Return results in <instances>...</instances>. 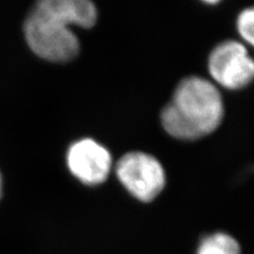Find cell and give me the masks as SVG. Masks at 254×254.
Listing matches in <instances>:
<instances>
[{"label": "cell", "instance_id": "6da1fadb", "mask_svg": "<svg viewBox=\"0 0 254 254\" xmlns=\"http://www.w3.org/2000/svg\"><path fill=\"white\" fill-rule=\"evenodd\" d=\"M97 18L95 5L88 0H42L26 19V41L37 57L67 63L79 51L78 39L70 26L91 28Z\"/></svg>", "mask_w": 254, "mask_h": 254}, {"label": "cell", "instance_id": "7a4b0ae2", "mask_svg": "<svg viewBox=\"0 0 254 254\" xmlns=\"http://www.w3.org/2000/svg\"><path fill=\"white\" fill-rule=\"evenodd\" d=\"M222 118L224 104L215 85L199 76H190L176 87L162 110L161 123L170 136L194 141L215 130Z\"/></svg>", "mask_w": 254, "mask_h": 254}, {"label": "cell", "instance_id": "3957f363", "mask_svg": "<svg viewBox=\"0 0 254 254\" xmlns=\"http://www.w3.org/2000/svg\"><path fill=\"white\" fill-rule=\"evenodd\" d=\"M116 173L122 186L143 202L154 200L165 186V174L161 163L146 153L125 154L118 161Z\"/></svg>", "mask_w": 254, "mask_h": 254}, {"label": "cell", "instance_id": "277c9868", "mask_svg": "<svg viewBox=\"0 0 254 254\" xmlns=\"http://www.w3.org/2000/svg\"><path fill=\"white\" fill-rule=\"evenodd\" d=\"M209 72L217 84L237 90L254 79V60L241 43L227 41L213 49L208 62Z\"/></svg>", "mask_w": 254, "mask_h": 254}, {"label": "cell", "instance_id": "5b68a950", "mask_svg": "<svg viewBox=\"0 0 254 254\" xmlns=\"http://www.w3.org/2000/svg\"><path fill=\"white\" fill-rule=\"evenodd\" d=\"M111 155L104 146L92 139L79 140L69 147L67 164L70 172L87 186L104 182L111 170Z\"/></svg>", "mask_w": 254, "mask_h": 254}, {"label": "cell", "instance_id": "8992f818", "mask_svg": "<svg viewBox=\"0 0 254 254\" xmlns=\"http://www.w3.org/2000/svg\"><path fill=\"white\" fill-rule=\"evenodd\" d=\"M198 254H241V248L232 236L215 233L206 236L201 242Z\"/></svg>", "mask_w": 254, "mask_h": 254}, {"label": "cell", "instance_id": "52a82bcc", "mask_svg": "<svg viewBox=\"0 0 254 254\" xmlns=\"http://www.w3.org/2000/svg\"><path fill=\"white\" fill-rule=\"evenodd\" d=\"M237 30L245 42L254 47V7L244 10L237 18Z\"/></svg>", "mask_w": 254, "mask_h": 254}, {"label": "cell", "instance_id": "ba28073f", "mask_svg": "<svg viewBox=\"0 0 254 254\" xmlns=\"http://www.w3.org/2000/svg\"><path fill=\"white\" fill-rule=\"evenodd\" d=\"M1 189H2V178H1V175H0V198H1Z\"/></svg>", "mask_w": 254, "mask_h": 254}, {"label": "cell", "instance_id": "9c48e42d", "mask_svg": "<svg viewBox=\"0 0 254 254\" xmlns=\"http://www.w3.org/2000/svg\"><path fill=\"white\" fill-rule=\"evenodd\" d=\"M253 172H254V166H253Z\"/></svg>", "mask_w": 254, "mask_h": 254}]
</instances>
